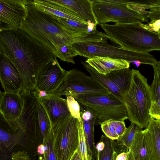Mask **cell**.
<instances>
[{
    "label": "cell",
    "instance_id": "ab89813d",
    "mask_svg": "<svg viewBox=\"0 0 160 160\" xmlns=\"http://www.w3.org/2000/svg\"><path fill=\"white\" fill-rule=\"evenodd\" d=\"M37 151L40 156H43L44 153V146L42 143L38 146Z\"/></svg>",
    "mask_w": 160,
    "mask_h": 160
},
{
    "label": "cell",
    "instance_id": "f35d334b",
    "mask_svg": "<svg viewBox=\"0 0 160 160\" xmlns=\"http://www.w3.org/2000/svg\"><path fill=\"white\" fill-rule=\"evenodd\" d=\"M105 147V144L104 142L100 140V141L95 146L96 152H100L102 151Z\"/></svg>",
    "mask_w": 160,
    "mask_h": 160
},
{
    "label": "cell",
    "instance_id": "44dd1931",
    "mask_svg": "<svg viewBox=\"0 0 160 160\" xmlns=\"http://www.w3.org/2000/svg\"><path fill=\"white\" fill-rule=\"evenodd\" d=\"M26 132L22 130H18L11 133L5 130L0 126V147L1 152L6 153L11 152L18 144L23 141Z\"/></svg>",
    "mask_w": 160,
    "mask_h": 160
},
{
    "label": "cell",
    "instance_id": "4fadbf2b",
    "mask_svg": "<svg viewBox=\"0 0 160 160\" xmlns=\"http://www.w3.org/2000/svg\"><path fill=\"white\" fill-rule=\"evenodd\" d=\"M37 101L45 110L52 126L64 120L71 115L67 106L66 99L61 96L48 93L44 97L39 96L36 90H33Z\"/></svg>",
    "mask_w": 160,
    "mask_h": 160
},
{
    "label": "cell",
    "instance_id": "5bb4252c",
    "mask_svg": "<svg viewBox=\"0 0 160 160\" xmlns=\"http://www.w3.org/2000/svg\"><path fill=\"white\" fill-rule=\"evenodd\" d=\"M0 80L5 92L20 93L22 80L14 65L6 57L0 54Z\"/></svg>",
    "mask_w": 160,
    "mask_h": 160
},
{
    "label": "cell",
    "instance_id": "d6986e66",
    "mask_svg": "<svg viewBox=\"0 0 160 160\" xmlns=\"http://www.w3.org/2000/svg\"><path fill=\"white\" fill-rule=\"evenodd\" d=\"M55 3L66 7L75 12L87 22L90 21L96 26L98 24L94 14L91 0H50Z\"/></svg>",
    "mask_w": 160,
    "mask_h": 160
},
{
    "label": "cell",
    "instance_id": "7c38bea8",
    "mask_svg": "<svg viewBox=\"0 0 160 160\" xmlns=\"http://www.w3.org/2000/svg\"><path fill=\"white\" fill-rule=\"evenodd\" d=\"M66 72L61 67L57 58L55 57L40 72L34 90L44 91L48 93L55 91L62 83Z\"/></svg>",
    "mask_w": 160,
    "mask_h": 160
},
{
    "label": "cell",
    "instance_id": "4dcf8cb0",
    "mask_svg": "<svg viewBox=\"0 0 160 160\" xmlns=\"http://www.w3.org/2000/svg\"><path fill=\"white\" fill-rule=\"evenodd\" d=\"M78 147L83 160H90L89 158L85 136L82 120L78 124Z\"/></svg>",
    "mask_w": 160,
    "mask_h": 160
},
{
    "label": "cell",
    "instance_id": "9a60e30c",
    "mask_svg": "<svg viewBox=\"0 0 160 160\" xmlns=\"http://www.w3.org/2000/svg\"><path fill=\"white\" fill-rule=\"evenodd\" d=\"M0 115L6 122L15 121L20 116L23 100L20 93L0 92Z\"/></svg>",
    "mask_w": 160,
    "mask_h": 160
},
{
    "label": "cell",
    "instance_id": "277c9868",
    "mask_svg": "<svg viewBox=\"0 0 160 160\" xmlns=\"http://www.w3.org/2000/svg\"><path fill=\"white\" fill-rule=\"evenodd\" d=\"M129 88L123 97L128 120L142 129L147 128L151 117L149 110L152 102L147 79L139 70L132 69Z\"/></svg>",
    "mask_w": 160,
    "mask_h": 160
},
{
    "label": "cell",
    "instance_id": "1f68e13d",
    "mask_svg": "<svg viewBox=\"0 0 160 160\" xmlns=\"http://www.w3.org/2000/svg\"><path fill=\"white\" fill-rule=\"evenodd\" d=\"M66 96L68 107L71 115L80 122L82 119L80 115V107L79 103L72 96L69 95Z\"/></svg>",
    "mask_w": 160,
    "mask_h": 160
},
{
    "label": "cell",
    "instance_id": "8992f818",
    "mask_svg": "<svg viewBox=\"0 0 160 160\" xmlns=\"http://www.w3.org/2000/svg\"><path fill=\"white\" fill-rule=\"evenodd\" d=\"M78 55L88 58L97 57L122 59L137 64L142 63L153 67L158 61L149 53L129 51L111 45L107 42H81L72 45Z\"/></svg>",
    "mask_w": 160,
    "mask_h": 160
},
{
    "label": "cell",
    "instance_id": "f1b7e54d",
    "mask_svg": "<svg viewBox=\"0 0 160 160\" xmlns=\"http://www.w3.org/2000/svg\"><path fill=\"white\" fill-rule=\"evenodd\" d=\"M153 68L154 78L150 88L152 101L156 102L160 100V60Z\"/></svg>",
    "mask_w": 160,
    "mask_h": 160
},
{
    "label": "cell",
    "instance_id": "52a82bcc",
    "mask_svg": "<svg viewBox=\"0 0 160 160\" xmlns=\"http://www.w3.org/2000/svg\"><path fill=\"white\" fill-rule=\"evenodd\" d=\"M50 94L61 96H90L110 93L91 76L76 69L67 71L62 83L56 90Z\"/></svg>",
    "mask_w": 160,
    "mask_h": 160
},
{
    "label": "cell",
    "instance_id": "3957f363",
    "mask_svg": "<svg viewBox=\"0 0 160 160\" xmlns=\"http://www.w3.org/2000/svg\"><path fill=\"white\" fill-rule=\"evenodd\" d=\"M99 25L108 39L118 47L144 53L160 51V38L157 32L144 28L140 23Z\"/></svg>",
    "mask_w": 160,
    "mask_h": 160
},
{
    "label": "cell",
    "instance_id": "603a6c76",
    "mask_svg": "<svg viewBox=\"0 0 160 160\" xmlns=\"http://www.w3.org/2000/svg\"><path fill=\"white\" fill-rule=\"evenodd\" d=\"M147 128L150 137L155 160H160V121L151 117Z\"/></svg>",
    "mask_w": 160,
    "mask_h": 160
},
{
    "label": "cell",
    "instance_id": "bcb514c9",
    "mask_svg": "<svg viewBox=\"0 0 160 160\" xmlns=\"http://www.w3.org/2000/svg\"><path fill=\"white\" fill-rule=\"evenodd\" d=\"M157 33L158 34V37L160 38V28L159 29L158 32H157Z\"/></svg>",
    "mask_w": 160,
    "mask_h": 160
},
{
    "label": "cell",
    "instance_id": "f546056e",
    "mask_svg": "<svg viewBox=\"0 0 160 160\" xmlns=\"http://www.w3.org/2000/svg\"><path fill=\"white\" fill-rule=\"evenodd\" d=\"M78 55L72 45H67L60 48L58 51L56 58L61 61L75 64L73 58Z\"/></svg>",
    "mask_w": 160,
    "mask_h": 160
},
{
    "label": "cell",
    "instance_id": "ac0fdd59",
    "mask_svg": "<svg viewBox=\"0 0 160 160\" xmlns=\"http://www.w3.org/2000/svg\"><path fill=\"white\" fill-rule=\"evenodd\" d=\"M100 74L106 75L114 71L129 68L130 62L122 59L97 57L85 61Z\"/></svg>",
    "mask_w": 160,
    "mask_h": 160
},
{
    "label": "cell",
    "instance_id": "ee69618b",
    "mask_svg": "<svg viewBox=\"0 0 160 160\" xmlns=\"http://www.w3.org/2000/svg\"><path fill=\"white\" fill-rule=\"evenodd\" d=\"M153 2L157 7L160 8V0H153Z\"/></svg>",
    "mask_w": 160,
    "mask_h": 160
},
{
    "label": "cell",
    "instance_id": "60d3db41",
    "mask_svg": "<svg viewBox=\"0 0 160 160\" xmlns=\"http://www.w3.org/2000/svg\"><path fill=\"white\" fill-rule=\"evenodd\" d=\"M37 92L38 95L40 97H44L46 96L48 94V93L44 91L41 90L39 91H37Z\"/></svg>",
    "mask_w": 160,
    "mask_h": 160
},
{
    "label": "cell",
    "instance_id": "8fae6325",
    "mask_svg": "<svg viewBox=\"0 0 160 160\" xmlns=\"http://www.w3.org/2000/svg\"><path fill=\"white\" fill-rule=\"evenodd\" d=\"M29 0H0V32L20 29L28 14Z\"/></svg>",
    "mask_w": 160,
    "mask_h": 160
},
{
    "label": "cell",
    "instance_id": "ffe728a7",
    "mask_svg": "<svg viewBox=\"0 0 160 160\" xmlns=\"http://www.w3.org/2000/svg\"><path fill=\"white\" fill-rule=\"evenodd\" d=\"M80 115L83 122L88 156L90 160H94L97 152L94 142L95 117L90 111L81 107Z\"/></svg>",
    "mask_w": 160,
    "mask_h": 160
},
{
    "label": "cell",
    "instance_id": "83f0119b",
    "mask_svg": "<svg viewBox=\"0 0 160 160\" xmlns=\"http://www.w3.org/2000/svg\"><path fill=\"white\" fill-rule=\"evenodd\" d=\"M44 146L43 155L45 160H57L54 146V138L52 128L42 143Z\"/></svg>",
    "mask_w": 160,
    "mask_h": 160
},
{
    "label": "cell",
    "instance_id": "8d00e7d4",
    "mask_svg": "<svg viewBox=\"0 0 160 160\" xmlns=\"http://www.w3.org/2000/svg\"><path fill=\"white\" fill-rule=\"evenodd\" d=\"M70 160H83L80 149L78 146Z\"/></svg>",
    "mask_w": 160,
    "mask_h": 160
},
{
    "label": "cell",
    "instance_id": "ba28073f",
    "mask_svg": "<svg viewBox=\"0 0 160 160\" xmlns=\"http://www.w3.org/2000/svg\"><path fill=\"white\" fill-rule=\"evenodd\" d=\"M78 122L71 115L52 126L57 160H70L77 148Z\"/></svg>",
    "mask_w": 160,
    "mask_h": 160
},
{
    "label": "cell",
    "instance_id": "e0dca14e",
    "mask_svg": "<svg viewBox=\"0 0 160 160\" xmlns=\"http://www.w3.org/2000/svg\"><path fill=\"white\" fill-rule=\"evenodd\" d=\"M129 150L135 160H155L150 137L147 128L136 134Z\"/></svg>",
    "mask_w": 160,
    "mask_h": 160
},
{
    "label": "cell",
    "instance_id": "cb8c5ba5",
    "mask_svg": "<svg viewBox=\"0 0 160 160\" xmlns=\"http://www.w3.org/2000/svg\"><path fill=\"white\" fill-rule=\"evenodd\" d=\"M57 23L62 28L74 32L80 37H87L92 32H88V23L61 18L57 19Z\"/></svg>",
    "mask_w": 160,
    "mask_h": 160
},
{
    "label": "cell",
    "instance_id": "b9f144b4",
    "mask_svg": "<svg viewBox=\"0 0 160 160\" xmlns=\"http://www.w3.org/2000/svg\"><path fill=\"white\" fill-rule=\"evenodd\" d=\"M127 160H135L133 154L130 150H128V154Z\"/></svg>",
    "mask_w": 160,
    "mask_h": 160
},
{
    "label": "cell",
    "instance_id": "d590c367",
    "mask_svg": "<svg viewBox=\"0 0 160 160\" xmlns=\"http://www.w3.org/2000/svg\"><path fill=\"white\" fill-rule=\"evenodd\" d=\"M97 2L112 4L124 5L127 4L129 2L123 0H96Z\"/></svg>",
    "mask_w": 160,
    "mask_h": 160
},
{
    "label": "cell",
    "instance_id": "4316f807",
    "mask_svg": "<svg viewBox=\"0 0 160 160\" xmlns=\"http://www.w3.org/2000/svg\"><path fill=\"white\" fill-rule=\"evenodd\" d=\"M100 140L105 144L103 149L97 152V160H112V154L115 148V142L106 136L102 135Z\"/></svg>",
    "mask_w": 160,
    "mask_h": 160
},
{
    "label": "cell",
    "instance_id": "74e56055",
    "mask_svg": "<svg viewBox=\"0 0 160 160\" xmlns=\"http://www.w3.org/2000/svg\"><path fill=\"white\" fill-rule=\"evenodd\" d=\"M128 151L120 152L118 155L116 160H127Z\"/></svg>",
    "mask_w": 160,
    "mask_h": 160
},
{
    "label": "cell",
    "instance_id": "7bdbcfd3",
    "mask_svg": "<svg viewBox=\"0 0 160 160\" xmlns=\"http://www.w3.org/2000/svg\"><path fill=\"white\" fill-rule=\"evenodd\" d=\"M118 153L115 150V149L114 150L113 153L112 154V160H116V157L118 155Z\"/></svg>",
    "mask_w": 160,
    "mask_h": 160
},
{
    "label": "cell",
    "instance_id": "5b68a950",
    "mask_svg": "<svg viewBox=\"0 0 160 160\" xmlns=\"http://www.w3.org/2000/svg\"><path fill=\"white\" fill-rule=\"evenodd\" d=\"M80 107L91 112L95 117V125H101L109 120L123 121L128 119L123 102L114 96L107 95L76 96L73 97Z\"/></svg>",
    "mask_w": 160,
    "mask_h": 160
},
{
    "label": "cell",
    "instance_id": "9c48e42d",
    "mask_svg": "<svg viewBox=\"0 0 160 160\" xmlns=\"http://www.w3.org/2000/svg\"><path fill=\"white\" fill-rule=\"evenodd\" d=\"M93 11L99 24L113 22L115 24L148 22L145 16L129 9L127 4H112L92 0Z\"/></svg>",
    "mask_w": 160,
    "mask_h": 160
},
{
    "label": "cell",
    "instance_id": "d6a6232c",
    "mask_svg": "<svg viewBox=\"0 0 160 160\" xmlns=\"http://www.w3.org/2000/svg\"><path fill=\"white\" fill-rule=\"evenodd\" d=\"M150 116L153 118L160 121V100L152 102L149 110Z\"/></svg>",
    "mask_w": 160,
    "mask_h": 160
},
{
    "label": "cell",
    "instance_id": "2e32d148",
    "mask_svg": "<svg viewBox=\"0 0 160 160\" xmlns=\"http://www.w3.org/2000/svg\"><path fill=\"white\" fill-rule=\"evenodd\" d=\"M32 4L39 10L49 14L57 19L64 18L78 22H87L77 13L61 5L54 3L50 0H33Z\"/></svg>",
    "mask_w": 160,
    "mask_h": 160
},
{
    "label": "cell",
    "instance_id": "836d02e7",
    "mask_svg": "<svg viewBox=\"0 0 160 160\" xmlns=\"http://www.w3.org/2000/svg\"><path fill=\"white\" fill-rule=\"evenodd\" d=\"M140 24L146 29L157 32L160 28V19L151 21L150 22L147 24L140 23Z\"/></svg>",
    "mask_w": 160,
    "mask_h": 160
},
{
    "label": "cell",
    "instance_id": "7402d4cb",
    "mask_svg": "<svg viewBox=\"0 0 160 160\" xmlns=\"http://www.w3.org/2000/svg\"><path fill=\"white\" fill-rule=\"evenodd\" d=\"M101 126L105 136L113 141L121 137L127 128L124 121L112 119L105 121Z\"/></svg>",
    "mask_w": 160,
    "mask_h": 160
},
{
    "label": "cell",
    "instance_id": "7a4b0ae2",
    "mask_svg": "<svg viewBox=\"0 0 160 160\" xmlns=\"http://www.w3.org/2000/svg\"><path fill=\"white\" fill-rule=\"evenodd\" d=\"M27 8L28 16L20 29L46 46L56 58L57 52L62 47L81 42H102L104 36L102 32L93 31L87 37L61 27L57 19L37 9L29 0Z\"/></svg>",
    "mask_w": 160,
    "mask_h": 160
},
{
    "label": "cell",
    "instance_id": "30bf717a",
    "mask_svg": "<svg viewBox=\"0 0 160 160\" xmlns=\"http://www.w3.org/2000/svg\"><path fill=\"white\" fill-rule=\"evenodd\" d=\"M81 62L90 76L110 93L123 102V97L128 90L131 82L132 70L129 68L103 75L98 73L86 62Z\"/></svg>",
    "mask_w": 160,
    "mask_h": 160
},
{
    "label": "cell",
    "instance_id": "d4e9b609",
    "mask_svg": "<svg viewBox=\"0 0 160 160\" xmlns=\"http://www.w3.org/2000/svg\"><path fill=\"white\" fill-rule=\"evenodd\" d=\"M142 130V128L138 125L131 123L127 128L123 134L115 143L118 146L125 147L129 150L136 134Z\"/></svg>",
    "mask_w": 160,
    "mask_h": 160
},
{
    "label": "cell",
    "instance_id": "484cf974",
    "mask_svg": "<svg viewBox=\"0 0 160 160\" xmlns=\"http://www.w3.org/2000/svg\"><path fill=\"white\" fill-rule=\"evenodd\" d=\"M36 105L38 114L39 130L43 142L51 129L52 126L45 110L37 101Z\"/></svg>",
    "mask_w": 160,
    "mask_h": 160
},
{
    "label": "cell",
    "instance_id": "6da1fadb",
    "mask_svg": "<svg viewBox=\"0 0 160 160\" xmlns=\"http://www.w3.org/2000/svg\"><path fill=\"white\" fill-rule=\"evenodd\" d=\"M0 54L18 71L22 80L21 94L34 90L40 72L55 58L46 46L20 28L0 32Z\"/></svg>",
    "mask_w": 160,
    "mask_h": 160
},
{
    "label": "cell",
    "instance_id": "e575fe53",
    "mask_svg": "<svg viewBox=\"0 0 160 160\" xmlns=\"http://www.w3.org/2000/svg\"><path fill=\"white\" fill-rule=\"evenodd\" d=\"M11 158V160H32L27 152L24 151L13 152L12 153Z\"/></svg>",
    "mask_w": 160,
    "mask_h": 160
},
{
    "label": "cell",
    "instance_id": "f6af8a7d",
    "mask_svg": "<svg viewBox=\"0 0 160 160\" xmlns=\"http://www.w3.org/2000/svg\"><path fill=\"white\" fill-rule=\"evenodd\" d=\"M38 160H45L43 156H39Z\"/></svg>",
    "mask_w": 160,
    "mask_h": 160
}]
</instances>
